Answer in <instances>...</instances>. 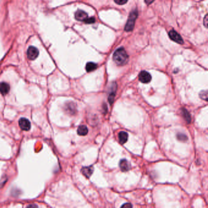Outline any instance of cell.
<instances>
[{"label":"cell","instance_id":"cell-1","mask_svg":"<svg viewBox=\"0 0 208 208\" xmlns=\"http://www.w3.org/2000/svg\"><path fill=\"white\" fill-rule=\"evenodd\" d=\"M129 56L123 48H120L115 51L113 55V60L117 66H124L128 61Z\"/></svg>","mask_w":208,"mask_h":208},{"label":"cell","instance_id":"cell-2","mask_svg":"<svg viewBox=\"0 0 208 208\" xmlns=\"http://www.w3.org/2000/svg\"><path fill=\"white\" fill-rule=\"evenodd\" d=\"M138 16V11L137 9H134L133 11L131 12L127 23L125 26V30L126 31L129 32L134 29L135 22Z\"/></svg>","mask_w":208,"mask_h":208},{"label":"cell","instance_id":"cell-3","mask_svg":"<svg viewBox=\"0 0 208 208\" xmlns=\"http://www.w3.org/2000/svg\"><path fill=\"white\" fill-rule=\"evenodd\" d=\"M168 36H169V37L171 39V40H172L173 41L179 44H181V45H183L184 44V41L181 36L175 31L171 30L168 33Z\"/></svg>","mask_w":208,"mask_h":208},{"label":"cell","instance_id":"cell-4","mask_svg":"<svg viewBox=\"0 0 208 208\" xmlns=\"http://www.w3.org/2000/svg\"><path fill=\"white\" fill-rule=\"evenodd\" d=\"M39 52L37 48L34 46H30L29 47L28 51H27V56L29 59L34 60L36 59L39 56Z\"/></svg>","mask_w":208,"mask_h":208},{"label":"cell","instance_id":"cell-5","mask_svg":"<svg viewBox=\"0 0 208 208\" xmlns=\"http://www.w3.org/2000/svg\"><path fill=\"white\" fill-rule=\"evenodd\" d=\"M139 81L142 82V83H148L151 80V74L146 71H142L140 73L139 75Z\"/></svg>","mask_w":208,"mask_h":208},{"label":"cell","instance_id":"cell-6","mask_svg":"<svg viewBox=\"0 0 208 208\" xmlns=\"http://www.w3.org/2000/svg\"><path fill=\"white\" fill-rule=\"evenodd\" d=\"M88 18L87 14L82 10H78L75 13V19L78 21L85 22Z\"/></svg>","mask_w":208,"mask_h":208},{"label":"cell","instance_id":"cell-7","mask_svg":"<svg viewBox=\"0 0 208 208\" xmlns=\"http://www.w3.org/2000/svg\"><path fill=\"white\" fill-rule=\"evenodd\" d=\"M19 126L22 130L29 131L31 128V123L28 119L22 118L19 120Z\"/></svg>","mask_w":208,"mask_h":208},{"label":"cell","instance_id":"cell-8","mask_svg":"<svg viewBox=\"0 0 208 208\" xmlns=\"http://www.w3.org/2000/svg\"><path fill=\"white\" fill-rule=\"evenodd\" d=\"M120 168L123 172H127L131 168V164L126 159H122L120 161Z\"/></svg>","mask_w":208,"mask_h":208},{"label":"cell","instance_id":"cell-9","mask_svg":"<svg viewBox=\"0 0 208 208\" xmlns=\"http://www.w3.org/2000/svg\"><path fill=\"white\" fill-rule=\"evenodd\" d=\"M116 90H117V84L116 83H114L111 86V92L109 94V98L108 100L111 104H112L114 100V97L116 95Z\"/></svg>","mask_w":208,"mask_h":208},{"label":"cell","instance_id":"cell-10","mask_svg":"<svg viewBox=\"0 0 208 208\" xmlns=\"http://www.w3.org/2000/svg\"><path fill=\"white\" fill-rule=\"evenodd\" d=\"M94 171V168L92 166L89 167H84L81 169L82 173L87 178H90L91 176L92 175L93 172Z\"/></svg>","mask_w":208,"mask_h":208},{"label":"cell","instance_id":"cell-11","mask_svg":"<svg viewBox=\"0 0 208 208\" xmlns=\"http://www.w3.org/2000/svg\"><path fill=\"white\" fill-rule=\"evenodd\" d=\"M10 86L7 83H0V93L2 95H6L9 92Z\"/></svg>","mask_w":208,"mask_h":208},{"label":"cell","instance_id":"cell-12","mask_svg":"<svg viewBox=\"0 0 208 208\" xmlns=\"http://www.w3.org/2000/svg\"><path fill=\"white\" fill-rule=\"evenodd\" d=\"M128 139V134L125 131H121L118 134V139L121 144H124L126 143Z\"/></svg>","mask_w":208,"mask_h":208},{"label":"cell","instance_id":"cell-13","mask_svg":"<svg viewBox=\"0 0 208 208\" xmlns=\"http://www.w3.org/2000/svg\"><path fill=\"white\" fill-rule=\"evenodd\" d=\"M77 132L79 136H86L88 133V128L85 125H81L78 127Z\"/></svg>","mask_w":208,"mask_h":208},{"label":"cell","instance_id":"cell-14","mask_svg":"<svg viewBox=\"0 0 208 208\" xmlns=\"http://www.w3.org/2000/svg\"><path fill=\"white\" fill-rule=\"evenodd\" d=\"M97 68V65L93 62H88L86 66V70L87 72L92 71Z\"/></svg>","mask_w":208,"mask_h":208},{"label":"cell","instance_id":"cell-15","mask_svg":"<svg viewBox=\"0 0 208 208\" xmlns=\"http://www.w3.org/2000/svg\"><path fill=\"white\" fill-rule=\"evenodd\" d=\"M182 114L183 116L184 117V118H185L186 121L189 123L191 121V117L190 116V114L189 113V112L185 109H182Z\"/></svg>","mask_w":208,"mask_h":208},{"label":"cell","instance_id":"cell-16","mask_svg":"<svg viewBox=\"0 0 208 208\" xmlns=\"http://www.w3.org/2000/svg\"><path fill=\"white\" fill-rule=\"evenodd\" d=\"M177 138L179 140L182 141V142H185V141L187 140V136L184 134H183V133H178L177 134Z\"/></svg>","mask_w":208,"mask_h":208},{"label":"cell","instance_id":"cell-17","mask_svg":"<svg viewBox=\"0 0 208 208\" xmlns=\"http://www.w3.org/2000/svg\"><path fill=\"white\" fill-rule=\"evenodd\" d=\"M200 96L202 99H203L205 101H208V92H207V91H202L200 93Z\"/></svg>","mask_w":208,"mask_h":208},{"label":"cell","instance_id":"cell-18","mask_svg":"<svg viewBox=\"0 0 208 208\" xmlns=\"http://www.w3.org/2000/svg\"><path fill=\"white\" fill-rule=\"evenodd\" d=\"M114 2L118 5H123L126 4L128 2V1L127 0H115Z\"/></svg>","mask_w":208,"mask_h":208},{"label":"cell","instance_id":"cell-19","mask_svg":"<svg viewBox=\"0 0 208 208\" xmlns=\"http://www.w3.org/2000/svg\"><path fill=\"white\" fill-rule=\"evenodd\" d=\"M95 22V19L94 17H92L88 18V19L86 20L85 23H87V24H91V23H94Z\"/></svg>","mask_w":208,"mask_h":208},{"label":"cell","instance_id":"cell-20","mask_svg":"<svg viewBox=\"0 0 208 208\" xmlns=\"http://www.w3.org/2000/svg\"><path fill=\"white\" fill-rule=\"evenodd\" d=\"M208 14H206V15H205V17L204 20H203V24H204L206 28H208Z\"/></svg>","mask_w":208,"mask_h":208},{"label":"cell","instance_id":"cell-21","mask_svg":"<svg viewBox=\"0 0 208 208\" xmlns=\"http://www.w3.org/2000/svg\"><path fill=\"white\" fill-rule=\"evenodd\" d=\"M121 208H133V206L131 203H125L124 204Z\"/></svg>","mask_w":208,"mask_h":208},{"label":"cell","instance_id":"cell-22","mask_svg":"<svg viewBox=\"0 0 208 208\" xmlns=\"http://www.w3.org/2000/svg\"><path fill=\"white\" fill-rule=\"evenodd\" d=\"M26 208H38L37 206L36 205L34 204H31L29 205H28Z\"/></svg>","mask_w":208,"mask_h":208},{"label":"cell","instance_id":"cell-23","mask_svg":"<svg viewBox=\"0 0 208 208\" xmlns=\"http://www.w3.org/2000/svg\"><path fill=\"white\" fill-rule=\"evenodd\" d=\"M146 4H151V3H152V2H153V1H145Z\"/></svg>","mask_w":208,"mask_h":208}]
</instances>
